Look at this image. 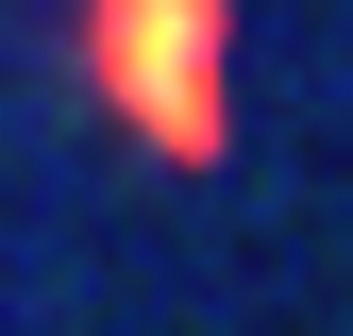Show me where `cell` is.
<instances>
[{"label":"cell","mask_w":353,"mask_h":336,"mask_svg":"<svg viewBox=\"0 0 353 336\" xmlns=\"http://www.w3.org/2000/svg\"><path fill=\"white\" fill-rule=\"evenodd\" d=\"M84 84H101V118L168 168H219V135H236V0H84L68 17Z\"/></svg>","instance_id":"1"}]
</instances>
